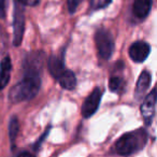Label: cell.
<instances>
[{"label":"cell","instance_id":"1","mask_svg":"<svg viewBox=\"0 0 157 157\" xmlns=\"http://www.w3.org/2000/svg\"><path fill=\"white\" fill-rule=\"evenodd\" d=\"M43 63L44 54L42 52H35L27 55L24 60V76L9 93L11 102L18 103L30 100L39 93Z\"/></svg>","mask_w":157,"mask_h":157},{"label":"cell","instance_id":"2","mask_svg":"<svg viewBox=\"0 0 157 157\" xmlns=\"http://www.w3.org/2000/svg\"><path fill=\"white\" fill-rule=\"evenodd\" d=\"M147 132L144 129H137L123 135L115 143V151L123 156L135 154L141 151L147 142Z\"/></svg>","mask_w":157,"mask_h":157},{"label":"cell","instance_id":"3","mask_svg":"<svg viewBox=\"0 0 157 157\" xmlns=\"http://www.w3.org/2000/svg\"><path fill=\"white\" fill-rule=\"evenodd\" d=\"M25 31V5L14 0L13 12V44L20 46Z\"/></svg>","mask_w":157,"mask_h":157},{"label":"cell","instance_id":"4","mask_svg":"<svg viewBox=\"0 0 157 157\" xmlns=\"http://www.w3.org/2000/svg\"><path fill=\"white\" fill-rule=\"evenodd\" d=\"M95 42L99 56L102 59H109L114 51V40L110 31L105 28L98 29L95 35Z\"/></svg>","mask_w":157,"mask_h":157},{"label":"cell","instance_id":"5","mask_svg":"<svg viewBox=\"0 0 157 157\" xmlns=\"http://www.w3.org/2000/svg\"><path fill=\"white\" fill-rule=\"evenodd\" d=\"M103 90L99 87H95L94 90L90 93L85 99L83 105H82V115L83 117L88 118L95 114V112L98 110L100 105L101 98H102Z\"/></svg>","mask_w":157,"mask_h":157},{"label":"cell","instance_id":"6","mask_svg":"<svg viewBox=\"0 0 157 157\" xmlns=\"http://www.w3.org/2000/svg\"><path fill=\"white\" fill-rule=\"evenodd\" d=\"M155 105H156V90H152V92L145 97L141 105V114L146 125H151L152 123L155 115Z\"/></svg>","mask_w":157,"mask_h":157},{"label":"cell","instance_id":"7","mask_svg":"<svg viewBox=\"0 0 157 157\" xmlns=\"http://www.w3.org/2000/svg\"><path fill=\"white\" fill-rule=\"evenodd\" d=\"M151 53V46L144 41H137L129 48V57L136 63H143Z\"/></svg>","mask_w":157,"mask_h":157},{"label":"cell","instance_id":"8","mask_svg":"<svg viewBox=\"0 0 157 157\" xmlns=\"http://www.w3.org/2000/svg\"><path fill=\"white\" fill-rule=\"evenodd\" d=\"M151 80H152V75L150 72L147 70L142 71V73L140 74L139 78H138L135 90V97L137 100H141L145 96L146 92L148 90V87L151 85Z\"/></svg>","mask_w":157,"mask_h":157},{"label":"cell","instance_id":"9","mask_svg":"<svg viewBox=\"0 0 157 157\" xmlns=\"http://www.w3.org/2000/svg\"><path fill=\"white\" fill-rule=\"evenodd\" d=\"M48 71H50L51 75L57 80V78L66 71V69H67L65 66L63 55H60V56L52 55L48 60Z\"/></svg>","mask_w":157,"mask_h":157},{"label":"cell","instance_id":"10","mask_svg":"<svg viewBox=\"0 0 157 157\" xmlns=\"http://www.w3.org/2000/svg\"><path fill=\"white\" fill-rule=\"evenodd\" d=\"M12 61L9 56H6L0 63V90H3L8 85L11 76Z\"/></svg>","mask_w":157,"mask_h":157},{"label":"cell","instance_id":"11","mask_svg":"<svg viewBox=\"0 0 157 157\" xmlns=\"http://www.w3.org/2000/svg\"><path fill=\"white\" fill-rule=\"evenodd\" d=\"M152 0H135L132 6L133 14L138 18H145L152 9Z\"/></svg>","mask_w":157,"mask_h":157},{"label":"cell","instance_id":"12","mask_svg":"<svg viewBox=\"0 0 157 157\" xmlns=\"http://www.w3.org/2000/svg\"><path fill=\"white\" fill-rule=\"evenodd\" d=\"M59 85L67 90H73L76 86V78L75 74L71 70L66 69V71L57 78Z\"/></svg>","mask_w":157,"mask_h":157},{"label":"cell","instance_id":"13","mask_svg":"<svg viewBox=\"0 0 157 157\" xmlns=\"http://www.w3.org/2000/svg\"><path fill=\"white\" fill-rule=\"evenodd\" d=\"M18 131H20V122H18L16 116H13V117H11L9 123V136L10 141L12 142V144L15 142L16 137L18 135Z\"/></svg>","mask_w":157,"mask_h":157},{"label":"cell","instance_id":"14","mask_svg":"<svg viewBox=\"0 0 157 157\" xmlns=\"http://www.w3.org/2000/svg\"><path fill=\"white\" fill-rule=\"evenodd\" d=\"M123 78H120V76H111L109 81V87L112 92H118V90L122 88L123 86Z\"/></svg>","mask_w":157,"mask_h":157},{"label":"cell","instance_id":"15","mask_svg":"<svg viewBox=\"0 0 157 157\" xmlns=\"http://www.w3.org/2000/svg\"><path fill=\"white\" fill-rule=\"evenodd\" d=\"M111 2L112 0H92L90 9L94 10V11H97V10H100L108 7Z\"/></svg>","mask_w":157,"mask_h":157},{"label":"cell","instance_id":"16","mask_svg":"<svg viewBox=\"0 0 157 157\" xmlns=\"http://www.w3.org/2000/svg\"><path fill=\"white\" fill-rule=\"evenodd\" d=\"M82 0H68V9L70 13H74Z\"/></svg>","mask_w":157,"mask_h":157},{"label":"cell","instance_id":"17","mask_svg":"<svg viewBox=\"0 0 157 157\" xmlns=\"http://www.w3.org/2000/svg\"><path fill=\"white\" fill-rule=\"evenodd\" d=\"M16 1H20V2L24 3L25 6H30V7L37 6L40 2V0H16Z\"/></svg>","mask_w":157,"mask_h":157},{"label":"cell","instance_id":"18","mask_svg":"<svg viewBox=\"0 0 157 157\" xmlns=\"http://www.w3.org/2000/svg\"><path fill=\"white\" fill-rule=\"evenodd\" d=\"M6 15V0H0V18H3Z\"/></svg>","mask_w":157,"mask_h":157},{"label":"cell","instance_id":"19","mask_svg":"<svg viewBox=\"0 0 157 157\" xmlns=\"http://www.w3.org/2000/svg\"><path fill=\"white\" fill-rule=\"evenodd\" d=\"M50 128H51V127H48V128L46 129V130H45V132L43 133V136H42V137L40 138V139H39V140H38V141H37V143L35 144V147H36L35 150H37V147H39V146H40V144H41L42 142H43L44 138H46V136L48 135V131H50Z\"/></svg>","mask_w":157,"mask_h":157}]
</instances>
